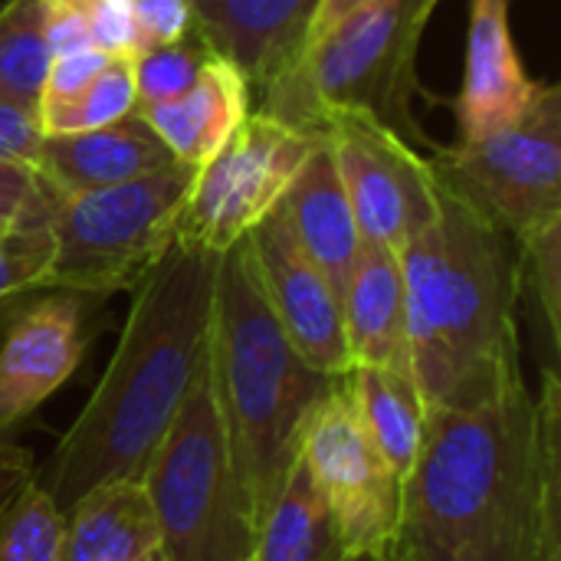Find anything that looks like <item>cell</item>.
<instances>
[{
    "instance_id": "ffe728a7",
    "label": "cell",
    "mask_w": 561,
    "mask_h": 561,
    "mask_svg": "<svg viewBox=\"0 0 561 561\" xmlns=\"http://www.w3.org/2000/svg\"><path fill=\"white\" fill-rule=\"evenodd\" d=\"M158 546V519L141 480L115 477L62 513L56 561H138Z\"/></svg>"
},
{
    "instance_id": "d6a6232c",
    "label": "cell",
    "mask_w": 561,
    "mask_h": 561,
    "mask_svg": "<svg viewBox=\"0 0 561 561\" xmlns=\"http://www.w3.org/2000/svg\"><path fill=\"white\" fill-rule=\"evenodd\" d=\"M371 0H322L319 3V10H316V20H312V30H309V39H306V46L312 43V39H319L322 33H329L335 23H342L348 13H355V10H362V7H368ZM302 46V49H306Z\"/></svg>"
},
{
    "instance_id": "5b68a950",
    "label": "cell",
    "mask_w": 561,
    "mask_h": 561,
    "mask_svg": "<svg viewBox=\"0 0 561 561\" xmlns=\"http://www.w3.org/2000/svg\"><path fill=\"white\" fill-rule=\"evenodd\" d=\"M437 3L371 0L348 13L263 85V112L319 135L332 112H362L411 145H431L414 115V92L421 36Z\"/></svg>"
},
{
    "instance_id": "ba28073f",
    "label": "cell",
    "mask_w": 561,
    "mask_h": 561,
    "mask_svg": "<svg viewBox=\"0 0 561 561\" xmlns=\"http://www.w3.org/2000/svg\"><path fill=\"white\" fill-rule=\"evenodd\" d=\"M434 164L516 247L561 224V89L539 82L510 125L437 148Z\"/></svg>"
},
{
    "instance_id": "ac0fdd59",
    "label": "cell",
    "mask_w": 561,
    "mask_h": 561,
    "mask_svg": "<svg viewBox=\"0 0 561 561\" xmlns=\"http://www.w3.org/2000/svg\"><path fill=\"white\" fill-rule=\"evenodd\" d=\"M276 210L283 214L296 243L309 253V260L332 279V286L342 296L365 240L358 233L348 194L342 187L325 138L309 151V158L289 181L286 194L279 197Z\"/></svg>"
},
{
    "instance_id": "cb8c5ba5",
    "label": "cell",
    "mask_w": 561,
    "mask_h": 561,
    "mask_svg": "<svg viewBox=\"0 0 561 561\" xmlns=\"http://www.w3.org/2000/svg\"><path fill=\"white\" fill-rule=\"evenodd\" d=\"M62 513L36 483L30 463L0 473V561L59 559Z\"/></svg>"
},
{
    "instance_id": "4dcf8cb0",
    "label": "cell",
    "mask_w": 561,
    "mask_h": 561,
    "mask_svg": "<svg viewBox=\"0 0 561 561\" xmlns=\"http://www.w3.org/2000/svg\"><path fill=\"white\" fill-rule=\"evenodd\" d=\"M105 62H108V53H102V49H79V53L53 56V59H49V69H46V82H43L39 105L59 102V99L72 95V92L82 89Z\"/></svg>"
},
{
    "instance_id": "3957f363",
    "label": "cell",
    "mask_w": 561,
    "mask_h": 561,
    "mask_svg": "<svg viewBox=\"0 0 561 561\" xmlns=\"http://www.w3.org/2000/svg\"><path fill=\"white\" fill-rule=\"evenodd\" d=\"M440 214L398 256L411 378L427 408L470 411L526 385L516 243L440 174Z\"/></svg>"
},
{
    "instance_id": "4fadbf2b",
    "label": "cell",
    "mask_w": 561,
    "mask_h": 561,
    "mask_svg": "<svg viewBox=\"0 0 561 561\" xmlns=\"http://www.w3.org/2000/svg\"><path fill=\"white\" fill-rule=\"evenodd\" d=\"M247 240L263 293L296 352L325 375H348L352 362L345 348L342 296L296 243L283 214L273 207L247 233Z\"/></svg>"
},
{
    "instance_id": "52a82bcc",
    "label": "cell",
    "mask_w": 561,
    "mask_h": 561,
    "mask_svg": "<svg viewBox=\"0 0 561 561\" xmlns=\"http://www.w3.org/2000/svg\"><path fill=\"white\" fill-rule=\"evenodd\" d=\"M191 181L194 168L174 161L115 187L79 194H53L46 187L53 263L43 289H66L89 299L131 293L178 240Z\"/></svg>"
},
{
    "instance_id": "d4e9b609",
    "label": "cell",
    "mask_w": 561,
    "mask_h": 561,
    "mask_svg": "<svg viewBox=\"0 0 561 561\" xmlns=\"http://www.w3.org/2000/svg\"><path fill=\"white\" fill-rule=\"evenodd\" d=\"M135 76L131 56H108V62L72 95L59 102H46L36 108V122L43 135H76L112 125L135 112Z\"/></svg>"
},
{
    "instance_id": "8d00e7d4",
    "label": "cell",
    "mask_w": 561,
    "mask_h": 561,
    "mask_svg": "<svg viewBox=\"0 0 561 561\" xmlns=\"http://www.w3.org/2000/svg\"><path fill=\"white\" fill-rule=\"evenodd\" d=\"M394 561H411V559H404V556H394Z\"/></svg>"
},
{
    "instance_id": "9c48e42d",
    "label": "cell",
    "mask_w": 561,
    "mask_h": 561,
    "mask_svg": "<svg viewBox=\"0 0 561 561\" xmlns=\"http://www.w3.org/2000/svg\"><path fill=\"white\" fill-rule=\"evenodd\" d=\"M322 138L325 135L293 128L263 108H250L220 151L194 171L178 220V240L217 253L243 240L279 204Z\"/></svg>"
},
{
    "instance_id": "7c38bea8",
    "label": "cell",
    "mask_w": 561,
    "mask_h": 561,
    "mask_svg": "<svg viewBox=\"0 0 561 561\" xmlns=\"http://www.w3.org/2000/svg\"><path fill=\"white\" fill-rule=\"evenodd\" d=\"M89 296L36 289L0 302V440L56 394L85 352Z\"/></svg>"
},
{
    "instance_id": "d590c367",
    "label": "cell",
    "mask_w": 561,
    "mask_h": 561,
    "mask_svg": "<svg viewBox=\"0 0 561 561\" xmlns=\"http://www.w3.org/2000/svg\"><path fill=\"white\" fill-rule=\"evenodd\" d=\"M345 561H378V559H345Z\"/></svg>"
},
{
    "instance_id": "8fae6325",
    "label": "cell",
    "mask_w": 561,
    "mask_h": 561,
    "mask_svg": "<svg viewBox=\"0 0 561 561\" xmlns=\"http://www.w3.org/2000/svg\"><path fill=\"white\" fill-rule=\"evenodd\" d=\"M342 187L365 243L404 250L440 214V178L408 138L362 112H332L322 122Z\"/></svg>"
},
{
    "instance_id": "44dd1931",
    "label": "cell",
    "mask_w": 561,
    "mask_h": 561,
    "mask_svg": "<svg viewBox=\"0 0 561 561\" xmlns=\"http://www.w3.org/2000/svg\"><path fill=\"white\" fill-rule=\"evenodd\" d=\"M329 506L322 503L299 454L266 519L256 529L250 561H345Z\"/></svg>"
},
{
    "instance_id": "8992f818",
    "label": "cell",
    "mask_w": 561,
    "mask_h": 561,
    "mask_svg": "<svg viewBox=\"0 0 561 561\" xmlns=\"http://www.w3.org/2000/svg\"><path fill=\"white\" fill-rule=\"evenodd\" d=\"M141 486L168 561H250L256 526L233 470L210 355H204Z\"/></svg>"
},
{
    "instance_id": "7a4b0ae2",
    "label": "cell",
    "mask_w": 561,
    "mask_h": 561,
    "mask_svg": "<svg viewBox=\"0 0 561 561\" xmlns=\"http://www.w3.org/2000/svg\"><path fill=\"white\" fill-rule=\"evenodd\" d=\"M220 253L174 240L131 289L118 348L36 483L66 513L102 480H141L210 339Z\"/></svg>"
},
{
    "instance_id": "4316f807",
    "label": "cell",
    "mask_w": 561,
    "mask_h": 561,
    "mask_svg": "<svg viewBox=\"0 0 561 561\" xmlns=\"http://www.w3.org/2000/svg\"><path fill=\"white\" fill-rule=\"evenodd\" d=\"M53 263L49 204L13 224H0V302L36 293L46 283Z\"/></svg>"
},
{
    "instance_id": "d6986e66",
    "label": "cell",
    "mask_w": 561,
    "mask_h": 561,
    "mask_svg": "<svg viewBox=\"0 0 561 561\" xmlns=\"http://www.w3.org/2000/svg\"><path fill=\"white\" fill-rule=\"evenodd\" d=\"M250 89L253 85L230 59L214 56L184 95L138 112L168 145L174 161L197 171L250 115Z\"/></svg>"
},
{
    "instance_id": "603a6c76",
    "label": "cell",
    "mask_w": 561,
    "mask_h": 561,
    "mask_svg": "<svg viewBox=\"0 0 561 561\" xmlns=\"http://www.w3.org/2000/svg\"><path fill=\"white\" fill-rule=\"evenodd\" d=\"M49 59L46 0H7L0 7V102L36 115Z\"/></svg>"
},
{
    "instance_id": "74e56055",
    "label": "cell",
    "mask_w": 561,
    "mask_h": 561,
    "mask_svg": "<svg viewBox=\"0 0 561 561\" xmlns=\"http://www.w3.org/2000/svg\"><path fill=\"white\" fill-rule=\"evenodd\" d=\"M26 463H30V460H26ZM16 467H23V463H16ZM3 470H10V467H3ZM3 470H0V473H3Z\"/></svg>"
},
{
    "instance_id": "6da1fadb",
    "label": "cell",
    "mask_w": 561,
    "mask_h": 561,
    "mask_svg": "<svg viewBox=\"0 0 561 561\" xmlns=\"http://www.w3.org/2000/svg\"><path fill=\"white\" fill-rule=\"evenodd\" d=\"M411 561H561V381L470 408H427L401 486L398 552Z\"/></svg>"
},
{
    "instance_id": "f1b7e54d",
    "label": "cell",
    "mask_w": 561,
    "mask_h": 561,
    "mask_svg": "<svg viewBox=\"0 0 561 561\" xmlns=\"http://www.w3.org/2000/svg\"><path fill=\"white\" fill-rule=\"evenodd\" d=\"M125 7L135 26V53L171 43L194 30L191 0H125Z\"/></svg>"
},
{
    "instance_id": "f546056e",
    "label": "cell",
    "mask_w": 561,
    "mask_h": 561,
    "mask_svg": "<svg viewBox=\"0 0 561 561\" xmlns=\"http://www.w3.org/2000/svg\"><path fill=\"white\" fill-rule=\"evenodd\" d=\"M46 204H49V191L33 168L0 161V224H13L30 214H39L46 210Z\"/></svg>"
},
{
    "instance_id": "30bf717a",
    "label": "cell",
    "mask_w": 561,
    "mask_h": 561,
    "mask_svg": "<svg viewBox=\"0 0 561 561\" xmlns=\"http://www.w3.org/2000/svg\"><path fill=\"white\" fill-rule=\"evenodd\" d=\"M302 460L335 519L345 556L394 561L404 483L365 431L348 375L316 408L302 437Z\"/></svg>"
},
{
    "instance_id": "277c9868",
    "label": "cell",
    "mask_w": 561,
    "mask_h": 561,
    "mask_svg": "<svg viewBox=\"0 0 561 561\" xmlns=\"http://www.w3.org/2000/svg\"><path fill=\"white\" fill-rule=\"evenodd\" d=\"M207 355L233 470L260 529L302 454L316 408L342 375H325L296 352L263 293L247 237L220 253Z\"/></svg>"
},
{
    "instance_id": "e575fe53",
    "label": "cell",
    "mask_w": 561,
    "mask_h": 561,
    "mask_svg": "<svg viewBox=\"0 0 561 561\" xmlns=\"http://www.w3.org/2000/svg\"><path fill=\"white\" fill-rule=\"evenodd\" d=\"M138 561H168V556H164V549L158 546V549H151L148 556H141V559H138Z\"/></svg>"
},
{
    "instance_id": "484cf974",
    "label": "cell",
    "mask_w": 561,
    "mask_h": 561,
    "mask_svg": "<svg viewBox=\"0 0 561 561\" xmlns=\"http://www.w3.org/2000/svg\"><path fill=\"white\" fill-rule=\"evenodd\" d=\"M214 56L217 53L210 49V43L204 39V33L197 26L187 30L184 36L171 39V43L135 53L131 56L135 99H138L135 108L161 105V102L184 95Z\"/></svg>"
},
{
    "instance_id": "9a60e30c",
    "label": "cell",
    "mask_w": 561,
    "mask_h": 561,
    "mask_svg": "<svg viewBox=\"0 0 561 561\" xmlns=\"http://www.w3.org/2000/svg\"><path fill=\"white\" fill-rule=\"evenodd\" d=\"M168 164H174V154L135 108L92 131L43 135L33 171L53 194H79L115 187Z\"/></svg>"
},
{
    "instance_id": "2e32d148",
    "label": "cell",
    "mask_w": 561,
    "mask_h": 561,
    "mask_svg": "<svg viewBox=\"0 0 561 561\" xmlns=\"http://www.w3.org/2000/svg\"><path fill=\"white\" fill-rule=\"evenodd\" d=\"M539 82L523 69L513 30L510 0H470L467 76L457 99L463 138L490 135L526 112Z\"/></svg>"
},
{
    "instance_id": "5bb4252c",
    "label": "cell",
    "mask_w": 561,
    "mask_h": 561,
    "mask_svg": "<svg viewBox=\"0 0 561 561\" xmlns=\"http://www.w3.org/2000/svg\"><path fill=\"white\" fill-rule=\"evenodd\" d=\"M322 0H191L194 26L250 85H270L302 53Z\"/></svg>"
},
{
    "instance_id": "e0dca14e",
    "label": "cell",
    "mask_w": 561,
    "mask_h": 561,
    "mask_svg": "<svg viewBox=\"0 0 561 561\" xmlns=\"http://www.w3.org/2000/svg\"><path fill=\"white\" fill-rule=\"evenodd\" d=\"M342 325L352 368H391L411 375L408 296L398 250L362 243L342 289Z\"/></svg>"
},
{
    "instance_id": "836d02e7",
    "label": "cell",
    "mask_w": 561,
    "mask_h": 561,
    "mask_svg": "<svg viewBox=\"0 0 561 561\" xmlns=\"http://www.w3.org/2000/svg\"><path fill=\"white\" fill-rule=\"evenodd\" d=\"M30 457L20 450V447H13L10 440H0V470L3 467H16V463H26Z\"/></svg>"
},
{
    "instance_id": "7402d4cb",
    "label": "cell",
    "mask_w": 561,
    "mask_h": 561,
    "mask_svg": "<svg viewBox=\"0 0 561 561\" xmlns=\"http://www.w3.org/2000/svg\"><path fill=\"white\" fill-rule=\"evenodd\" d=\"M348 391L375 447L404 483L417 460L427 421V404L414 378L391 368H352Z\"/></svg>"
},
{
    "instance_id": "1f68e13d",
    "label": "cell",
    "mask_w": 561,
    "mask_h": 561,
    "mask_svg": "<svg viewBox=\"0 0 561 561\" xmlns=\"http://www.w3.org/2000/svg\"><path fill=\"white\" fill-rule=\"evenodd\" d=\"M39 141H43V131H39L36 115L0 102V161L33 168L39 154Z\"/></svg>"
},
{
    "instance_id": "83f0119b",
    "label": "cell",
    "mask_w": 561,
    "mask_h": 561,
    "mask_svg": "<svg viewBox=\"0 0 561 561\" xmlns=\"http://www.w3.org/2000/svg\"><path fill=\"white\" fill-rule=\"evenodd\" d=\"M516 253H519V289L533 293L546 339L556 352L561 335V224L519 243Z\"/></svg>"
}]
</instances>
